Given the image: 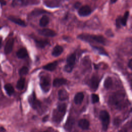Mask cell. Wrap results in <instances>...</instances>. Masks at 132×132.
I'll use <instances>...</instances> for the list:
<instances>
[{
  "label": "cell",
  "mask_w": 132,
  "mask_h": 132,
  "mask_svg": "<svg viewBox=\"0 0 132 132\" xmlns=\"http://www.w3.org/2000/svg\"><path fill=\"white\" fill-rule=\"evenodd\" d=\"M67 109V105L65 104L59 105L53 112V121L57 123H60L64 117Z\"/></svg>",
  "instance_id": "obj_1"
},
{
  "label": "cell",
  "mask_w": 132,
  "mask_h": 132,
  "mask_svg": "<svg viewBox=\"0 0 132 132\" xmlns=\"http://www.w3.org/2000/svg\"><path fill=\"white\" fill-rule=\"evenodd\" d=\"M78 38L79 39L88 42H96L105 44L106 42L105 38L102 36L92 35L86 34H82L78 36Z\"/></svg>",
  "instance_id": "obj_2"
},
{
  "label": "cell",
  "mask_w": 132,
  "mask_h": 132,
  "mask_svg": "<svg viewBox=\"0 0 132 132\" xmlns=\"http://www.w3.org/2000/svg\"><path fill=\"white\" fill-rule=\"evenodd\" d=\"M124 95L121 93H115L109 96V103L117 108H121L124 103Z\"/></svg>",
  "instance_id": "obj_3"
},
{
  "label": "cell",
  "mask_w": 132,
  "mask_h": 132,
  "mask_svg": "<svg viewBox=\"0 0 132 132\" xmlns=\"http://www.w3.org/2000/svg\"><path fill=\"white\" fill-rule=\"evenodd\" d=\"M40 85L42 90L45 92H47L50 89L51 86V78L48 75H42L40 77Z\"/></svg>",
  "instance_id": "obj_4"
},
{
  "label": "cell",
  "mask_w": 132,
  "mask_h": 132,
  "mask_svg": "<svg viewBox=\"0 0 132 132\" xmlns=\"http://www.w3.org/2000/svg\"><path fill=\"white\" fill-rule=\"evenodd\" d=\"M100 118L102 124L103 129L106 131L108 129V126L109 123L110 117L108 112L106 110H102L100 112Z\"/></svg>",
  "instance_id": "obj_5"
},
{
  "label": "cell",
  "mask_w": 132,
  "mask_h": 132,
  "mask_svg": "<svg viewBox=\"0 0 132 132\" xmlns=\"http://www.w3.org/2000/svg\"><path fill=\"white\" fill-rule=\"evenodd\" d=\"M76 60V54L72 53L68 56L67 58V64L64 66V70L67 72H71L74 66Z\"/></svg>",
  "instance_id": "obj_6"
},
{
  "label": "cell",
  "mask_w": 132,
  "mask_h": 132,
  "mask_svg": "<svg viewBox=\"0 0 132 132\" xmlns=\"http://www.w3.org/2000/svg\"><path fill=\"white\" fill-rule=\"evenodd\" d=\"M28 102L30 106L35 109H37L41 106V102L36 98L35 94L32 93L28 98Z\"/></svg>",
  "instance_id": "obj_7"
},
{
  "label": "cell",
  "mask_w": 132,
  "mask_h": 132,
  "mask_svg": "<svg viewBox=\"0 0 132 132\" xmlns=\"http://www.w3.org/2000/svg\"><path fill=\"white\" fill-rule=\"evenodd\" d=\"M99 78L96 75H93L89 81V86L92 90H95L98 88L99 85Z\"/></svg>",
  "instance_id": "obj_8"
},
{
  "label": "cell",
  "mask_w": 132,
  "mask_h": 132,
  "mask_svg": "<svg viewBox=\"0 0 132 132\" xmlns=\"http://www.w3.org/2000/svg\"><path fill=\"white\" fill-rule=\"evenodd\" d=\"M39 33L42 36L48 37H53L56 35V33L55 31L49 29V28H44L42 29H39L38 31Z\"/></svg>",
  "instance_id": "obj_9"
},
{
  "label": "cell",
  "mask_w": 132,
  "mask_h": 132,
  "mask_svg": "<svg viewBox=\"0 0 132 132\" xmlns=\"http://www.w3.org/2000/svg\"><path fill=\"white\" fill-rule=\"evenodd\" d=\"M91 12V9L89 6L87 5L83 6L80 8L78 10V14L80 16H85L89 15Z\"/></svg>",
  "instance_id": "obj_10"
},
{
  "label": "cell",
  "mask_w": 132,
  "mask_h": 132,
  "mask_svg": "<svg viewBox=\"0 0 132 132\" xmlns=\"http://www.w3.org/2000/svg\"><path fill=\"white\" fill-rule=\"evenodd\" d=\"M13 44H14V39L13 38L9 39L6 42V43L5 44V48H4L5 53L6 54H8L10 53H11L13 48Z\"/></svg>",
  "instance_id": "obj_11"
},
{
  "label": "cell",
  "mask_w": 132,
  "mask_h": 132,
  "mask_svg": "<svg viewBox=\"0 0 132 132\" xmlns=\"http://www.w3.org/2000/svg\"><path fill=\"white\" fill-rule=\"evenodd\" d=\"M74 122H75L74 119L72 117H70L68 119L64 126V129L67 132H70L71 131L73 127Z\"/></svg>",
  "instance_id": "obj_12"
},
{
  "label": "cell",
  "mask_w": 132,
  "mask_h": 132,
  "mask_svg": "<svg viewBox=\"0 0 132 132\" xmlns=\"http://www.w3.org/2000/svg\"><path fill=\"white\" fill-rule=\"evenodd\" d=\"M8 18L11 21L13 22V23H15V24L20 25V26H23V27L26 26L25 22L23 20H21L20 18H18L13 16H9Z\"/></svg>",
  "instance_id": "obj_13"
},
{
  "label": "cell",
  "mask_w": 132,
  "mask_h": 132,
  "mask_svg": "<svg viewBox=\"0 0 132 132\" xmlns=\"http://www.w3.org/2000/svg\"><path fill=\"white\" fill-rule=\"evenodd\" d=\"M67 82V80L63 78H55L53 82V85L55 87H59L61 86L65 85Z\"/></svg>",
  "instance_id": "obj_14"
},
{
  "label": "cell",
  "mask_w": 132,
  "mask_h": 132,
  "mask_svg": "<svg viewBox=\"0 0 132 132\" xmlns=\"http://www.w3.org/2000/svg\"><path fill=\"white\" fill-rule=\"evenodd\" d=\"M58 99L60 101H65L68 98L69 95L67 91L64 89L60 90L58 92Z\"/></svg>",
  "instance_id": "obj_15"
},
{
  "label": "cell",
  "mask_w": 132,
  "mask_h": 132,
  "mask_svg": "<svg viewBox=\"0 0 132 132\" xmlns=\"http://www.w3.org/2000/svg\"><path fill=\"white\" fill-rule=\"evenodd\" d=\"M89 122L87 119H82L80 120L78 122V126L84 130L88 129L89 127Z\"/></svg>",
  "instance_id": "obj_16"
},
{
  "label": "cell",
  "mask_w": 132,
  "mask_h": 132,
  "mask_svg": "<svg viewBox=\"0 0 132 132\" xmlns=\"http://www.w3.org/2000/svg\"><path fill=\"white\" fill-rule=\"evenodd\" d=\"M84 98V95L82 92H78L77 93L74 98V101L75 103L77 105L80 104Z\"/></svg>",
  "instance_id": "obj_17"
},
{
  "label": "cell",
  "mask_w": 132,
  "mask_h": 132,
  "mask_svg": "<svg viewBox=\"0 0 132 132\" xmlns=\"http://www.w3.org/2000/svg\"><path fill=\"white\" fill-rule=\"evenodd\" d=\"M63 47L60 45H57L54 47L52 53V55L55 57L59 56L63 52Z\"/></svg>",
  "instance_id": "obj_18"
},
{
  "label": "cell",
  "mask_w": 132,
  "mask_h": 132,
  "mask_svg": "<svg viewBox=\"0 0 132 132\" xmlns=\"http://www.w3.org/2000/svg\"><path fill=\"white\" fill-rule=\"evenodd\" d=\"M57 64H58V62H57V61H54V62L49 63L43 66V68L47 71H53L56 69V68L57 66Z\"/></svg>",
  "instance_id": "obj_19"
},
{
  "label": "cell",
  "mask_w": 132,
  "mask_h": 132,
  "mask_svg": "<svg viewBox=\"0 0 132 132\" xmlns=\"http://www.w3.org/2000/svg\"><path fill=\"white\" fill-rule=\"evenodd\" d=\"M16 56L19 58H24L27 56V51L25 48H21L16 53Z\"/></svg>",
  "instance_id": "obj_20"
},
{
  "label": "cell",
  "mask_w": 132,
  "mask_h": 132,
  "mask_svg": "<svg viewBox=\"0 0 132 132\" xmlns=\"http://www.w3.org/2000/svg\"><path fill=\"white\" fill-rule=\"evenodd\" d=\"M35 42L37 47L39 48H43L49 44V42L47 40H36Z\"/></svg>",
  "instance_id": "obj_21"
},
{
  "label": "cell",
  "mask_w": 132,
  "mask_h": 132,
  "mask_svg": "<svg viewBox=\"0 0 132 132\" xmlns=\"http://www.w3.org/2000/svg\"><path fill=\"white\" fill-rule=\"evenodd\" d=\"M4 89L7 93V94L9 96L11 95L14 93V88L13 86L10 84H7L4 86Z\"/></svg>",
  "instance_id": "obj_22"
},
{
  "label": "cell",
  "mask_w": 132,
  "mask_h": 132,
  "mask_svg": "<svg viewBox=\"0 0 132 132\" xmlns=\"http://www.w3.org/2000/svg\"><path fill=\"white\" fill-rule=\"evenodd\" d=\"M48 22L49 19L48 16H47L46 15H43L40 20L39 24L40 26L41 27H45L48 24Z\"/></svg>",
  "instance_id": "obj_23"
},
{
  "label": "cell",
  "mask_w": 132,
  "mask_h": 132,
  "mask_svg": "<svg viewBox=\"0 0 132 132\" xmlns=\"http://www.w3.org/2000/svg\"><path fill=\"white\" fill-rule=\"evenodd\" d=\"M25 79L24 78H20L16 84V88L18 89L21 90L23 89L24 86H25Z\"/></svg>",
  "instance_id": "obj_24"
},
{
  "label": "cell",
  "mask_w": 132,
  "mask_h": 132,
  "mask_svg": "<svg viewBox=\"0 0 132 132\" xmlns=\"http://www.w3.org/2000/svg\"><path fill=\"white\" fill-rule=\"evenodd\" d=\"M112 85V80L111 78L110 77H107L104 81V87L106 89H108L111 87Z\"/></svg>",
  "instance_id": "obj_25"
},
{
  "label": "cell",
  "mask_w": 132,
  "mask_h": 132,
  "mask_svg": "<svg viewBox=\"0 0 132 132\" xmlns=\"http://www.w3.org/2000/svg\"><path fill=\"white\" fill-rule=\"evenodd\" d=\"M129 16V11H126L124 14L123 17H121V24L123 26H125L126 25L127 21Z\"/></svg>",
  "instance_id": "obj_26"
},
{
  "label": "cell",
  "mask_w": 132,
  "mask_h": 132,
  "mask_svg": "<svg viewBox=\"0 0 132 132\" xmlns=\"http://www.w3.org/2000/svg\"><path fill=\"white\" fill-rule=\"evenodd\" d=\"M28 69L26 67H25V66L22 67L19 71V75L20 76L25 75L28 73Z\"/></svg>",
  "instance_id": "obj_27"
},
{
  "label": "cell",
  "mask_w": 132,
  "mask_h": 132,
  "mask_svg": "<svg viewBox=\"0 0 132 132\" xmlns=\"http://www.w3.org/2000/svg\"><path fill=\"white\" fill-rule=\"evenodd\" d=\"M94 49H95L96 51H97L98 52V53L100 54H102V55H106L108 56L107 53H106V52L105 51V50L104 48H103L102 47H98V46H92Z\"/></svg>",
  "instance_id": "obj_28"
},
{
  "label": "cell",
  "mask_w": 132,
  "mask_h": 132,
  "mask_svg": "<svg viewBox=\"0 0 132 132\" xmlns=\"http://www.w3.org/2000/svg\"><path fill=\"white\" fill-rule=\"evenodd\" d=\"M46 12L44 10H42V9H36L34 11H32V15H34V16H37V15H39L42 13H46Z\"/></svg>",
  "instance_id": "obj_29"
},
{
  "label": "cell",
  "mask_w": 132,
  "mask_h": 132,
  "mask_svg": "<svg viewBox=\"0 0 132 132\" xmlns=\"http://www.w3.org/2000/svg\"><path fill=\"white\" fill-rule=\"evenodd\" d=\"M91 98H92V102L93 104L97 103L99 101V97L96 94H92L91 95Z\"/></svg>",
  "instance_id": "obj_30"
},
{
  "label": "cell",
  "mask_w": 132,
  "mask_h": 132,
  "mask_svg": "<svg viewBox=\"0 0 132 132\" xmlns=\"http://www.w3.org/2000/svg\"><path fill=\"white\" fill-rule=\"evenodd\" d=\"M120 123V119H119L118 118H115L114 120L113 124L116 126H118V125H119Z\"/></svg>",
  "instance_id": "obj_31"
},
{
  "label": "cell",
  "mask_w": 132,
  "mask_h": 132,
  "mask_svg": "<svg viewBox=\"0 0 132 132\" xmlns=\"http://www.w3.org/2000/svg\"><path fill=\"white\" fill-rule=\"evenodd\" d=\"M121 25V17H119L116 20V25L117 27H120Z\"/></svg>",
  "instance_id": "obj_32"
},
{
  "label": "cell",
  "mask_w": 132,
  "mask_h": 132,
  "mask_svg": "<svg viewBox=\"0 0 132 132\" xmlns=\"http://www.w3.org/2000/svg\"><path fill=\"white\" fill-rule=\"evenodd\" d=\"M128 66L129 69H131V68H132V59H130L129 60V61L128 62Z\"/></svg>",
  "instance_id": "obj_33"
},
{
  "label": "cell",
  "mask_w": 132,
  "mask_h": 132,
  "mask_svg": "<svg viewBox=\"0 0 132 132\" xmlns=\"http://www.w3.org/2000/svg\"><path fill=\"white\" fill-rule=\"evenodd\" d=\"M80 5H81V3H79V2H76V3L75 4V5H74V7H75V8L77 9V8H78L80 7Z\"/></svg>",
  "instance_id": "obj_34"
},
{
  "label": "cell",
  "mask_w": 132,
  "mask_h": 132,
  "mask_svg": "<svg viewBox=\"0 0 132 132\" xmlns=\"http://www.w3.org/2000/svg\"><path fill=\"white\" fill-rule=\"evenodd\" d=\"M106 34L108 36H110V37H111V36H113V34L112 33V31L111 30H107L106 31Z\"/></svg>",
  "instance_id": "obj_35"
},
{
  "label": "cell",
  "mask_w": 132,
  "mask_h": 132,
  "mask_svg": "<svg viewBox=\"0 0 132 132\" xmlns=\"http://www.w3.org/2000/svg\"><path fill=\"white\" fill-rule=\"evenodd\" d=\"M0 4L1 6H4L6 4V2L5 0H0Z\"/></svg>",
  "instance_id": "obj_36"
},
{
  "label": "cell",
  "mask_w": 132,
  "mask_h": 132,
  "mask_svg": "<svg viewBox=\"0 0 132 132\" xmlns=\"http://www.w3.org/2000/svg\"><path fill=\"white\" fill-rule=\"evenodd\" d=\"M0 132H6V129L2 126L0 127Z\"/></svg>",
  "instance_id": "obj_37"
},
{
  "label": "cell",
  "mask_w": 132,
  "mask_h": 132,
  "mask_svg": "<svg viewBox=\"0 0 132 132\" xmlns=\"http://www.w3.org/2000/svg\"><path fill=\"white\" fill-rule=\"evenodd\" d=\"M119 132H127V130L125 128H123L119 131Z\"/></svg>",
  "instance_id": "obj_38"
},
{
  "label": "cell",
  "mask_w": 132,
  "mask_h": 132,
  "mask_svg": "<svg viewBox=\"0 0 132 132\" xmlns=\"http://www.w3.org/2000/svg\"><path fill=\"white\" fill-rule=\"evenodd\" d=\"M47 118H48V116H46V117H44L43 118V121H46L47 120Z\"/></svg>",
  "instance_id": "obj_39"
},
{
  "label": "cell",
  "mask_w": 132,
  "mask_h": 132,
  "mask_svg": "<svg viewBox=\"0 0 132 132\" xmlns=\"http://www.w3.org/2000/svg\"><path fill=\"white\" fill-rule=\"evenodd\" d=\"M117 1V0H110V2L111 3H114Z\"/></svg>",
  "instance_id": "obj_40"
},
{
  "label": "cell",
  "mask_w": 132,
  "mask_h": 132,
  "mask_svg": "<svg viewBox=\"0 0 132 132\" xmlns=\"http://www.w3.org/2000/svg\"><path fill=\"white\" fill-rule=\"evenodd\" d=\"M1 46H2V39H0V48H1Z\"/></svg>",
  "instance_id": "obj_41"
}]
</instances>
